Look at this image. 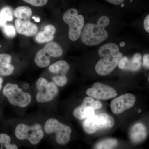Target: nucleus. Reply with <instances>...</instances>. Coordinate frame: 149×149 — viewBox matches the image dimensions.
<instances>
[{
	"label": "nucleus",
	"instance_id": "6",
	"mask_svg": "<svg viewBox=\"0 0 149 149\" xmlns=\"http://www.w3.org/2000/svg\"><path fill=\"white\" fill-rule=\"evenodd\" d=\"M45 130L48 134L55 133L56 141L59 145H65L70 140V134L72 132L71 128L60 122L55 118H50L46 121Z\"/></svg>",
	"mask_w": 149,
	"mask_h": 149
},
{
	"label": "nucleus",
	"instance_id": "36",
	"mask_svg": "<svg viewBox=\"0 0 149 149\" xmlns=\"http://www.w3.org/2000/svg\"><path fill=\"white\" fill-rule=\"evenodd\" d=\"M125 43H124V42H121L120 43V47H124V46H125Z\"/></svg>",
	"mask_w": 149,
	"mask_h": 149
},
{
	"label": "nucleus",
	"instance_id": "18",
	"mask_svg": "<svg viewBox=\"0 0 149 149\" xmlns=\"http://www.w3.org/2000/svg\"><path fill=\"white\" fill-rule=\"evenodd\" d=\"M44 50L50 57H59L63 54V50L61 46L57 43L51 42L46 45Z\"/></svg>",
	"mask_w": 149,
	"mask_h": 149
},
{
	"label": "nucleus",
	"instance_id": "12",
	"mask_svg": "<svg viewBox=\"0 0 149 149\" xmlns=\"http://www.w3.org/2000/svg\"><path fill=\"white\" fill-rule=\"evenodd\" d=\"M17 31L19 34L26 36H33L36 34L38 27L36 24L28 20L16 19L15 22Z\"/></svg>",
	"mask_w": 149,
	"mask_h": 149
},
{
	"label": "nucleus",
	"instance_id": "22",
	"mask_svg": "<svg viewBox=\"0 0 149 149\" xmlns=\"http://www.w3.org/2000/svg\"><path fill=\"white\" fill-rule=\"evenodd\" d=\"M11 138L5 133L0 134V144L1 148L5 147L7 149H17L18 147L15 144H10Z\"/></svg>",
	"mask_w": 149,
	"mask_h": 149
},
{
	"label": "nucleus",
	"instance_id": "37",
	"mask_svg": "<svg viewBox=\"0 0 149 149\" xmlns=\"http://www.w3.org/2000/svg\"><path fill=\"white\" fill-rule=\"evenodd\" d=\"M138 112L140 113L141 112V109H139L138 110Z\"/></svg>",
	"mask_w": 149,
	"mask_h": 149
},
{
	"label": "nucleus",
	"instance_id": "3",
	"mask_svg": "<svg viewBox=\"0 0 149 149\" xmlns=\"http://www.w3.org/2000/svg\"><path fill=\"white\" fill-rule=\"evenodd\" d=\"M63 21L69 26L68 36L70 39L75 41L81 35L82 29L85 25V19L82 15H78L77 10L70 9L63 15Z\"/></svg>",
	"mask_w": 149,
	"mask_h": 149
},
{
	"label": "nucleus",
	"instance_id": "23",
	"mask_svg": "<svg viewBox=\"0 0 149 149\" xmlns=\"http://www.w3.org/2000/svg\"><path fill=\"white\" fill-rule=\"evenodd\" d=\"M54 35H49L46 34L44 32H39L36 37L37 42L44 43L49 42L53 40Z\"/></svg>",
	"mask_w": 149,
	"mask_h": 149
},
{
	"label": "nucleus",
	"instance_id": "34",
	"mask_svg": "<svg viewBox=\"0 0 149 149\" xmlns=\"http://www.w3.org/2000/svg\"><path fill=\"white\" fill-rule=\"evenodd\" d=\"M3 83V79L1 77H0V91L1 90L2 88V84Z\"/></svg>",
	"mask_w": 149,
	"mask_h": 149
},
{
	"label": "nucleus",
	"instance_id": "30",
	"mask_svg": "<svg viewBox=\"0 0 149 149\" xmlns=\"http://www.w3.org/2000/svg\"><path fill=\"white\" fill-rule=\"evenodd\" d=\"M144 27L145 30L148 33H149V15H148L144 21Z\"/></svg>",
	"mask_w": 149,
	"mask_h": 149
},
{
	"label": "nucleus",
	"instance_id": "16",
	"mask_svg": "<svg viewBox=\"0 0 149 149\" xmlns=\"http://www.w3.org/2000/svg\"><path fill=\"white\" fill-rule=\"evenodd\" d=\"M141 63H135L132 59L129 60L126 56L123 57L118 64V67L121 69L129 70L135 71L139 70L141 68Z\"/></svg>",
	"mask_w": 149,
	"mask_h": 149
},
{
	"label": "nucleus",
	"instance_id": "25",
	"mask_svg": "<svg viewBox=\"0 0 149 149\" xmlns=\"http://www.w3.org/2000/svg\"><path fill=\"white\" fill-rule=\"evenodd\" d=\"M15 67L10 63L0 68V74L3 76H7L11 74L13 72Z\"/></svg>",
	"mask_w": 149,
	"mask_h": 149
},
{
	"label": "nucleus",
	"instance_id": "11",
	"mask_svg": "<svg viewBox=\"0 0 149 149\" xmlns=\"http://www.w3.org/2000/svg\"><path fill=\"white\" fill-rule=\"evenodd\" d=\"M135 102V96L131 93H127L113 100L111 103V109L113 113L119 114L132 108Z\"/></svg>",
	"mask_w": 149,
	"mask_h": 149
},
{
	"label": "nucleus",
	"instance_id": "26",
	"mask_svg": "<svg viewBox=\"0 0 149 149\" xmlns=\"http://www.w3.org/2000/svg\"><path fill=\"white\" fill-rule=\"evenodd\" d=\"M12 58L10 55L7 54H0V68L10 63Z\"/></svg>",
	"mask_w": 149,
	"mask_h": 149
},
{
	"label": "nucleus",
	"instance_id": "28",
	"mask_svg": "<svg viewBox=\"0 0 149 149\" xmlns=\"http://www.w3.org/2000/svg\"><path fill=\"white\" fill-rule=\"evenodd\" d=\"M29 4L37 7L43 6L45 5L48 0H22Z\"/></svg>",
	"mask_w": 149,
	"mask_h": 149
},
{
	"label": "nucleus",
	"instance_id": "15",
	"mask_svg": "<svg viewBox=\"0 0 149 149\" xmlns=\"http://www.w3.org/2000/svg\"><path fill=\"white\" fill-rule=\"evenodd\" d=\"M70 69L69 64L65 61H60L52 65L49 67V70L54 74L65 75Z\"/></svg>",
	"mask_w": 149,
	"mask_h": 149
},
{
	"label": "nucleus",
	"instance_id": "27",
	"mask_svg": "<svg viewBox=\"0 0 149 149\" xmlns=\"http://www.w3.org/2000/svg\"><path fill=\"white\" fill-rule=\"evenodd\" d=\"M3 28L4 32L8 37H13L16 35V31L13 26L12 25H6Z\"/></svg>",
	"mask_w": 149,
	"mask_h": 149
},
{
	"label": "nucleus",
	"instance_id": "32",
	"mask_svg": "<svg viewBox=\"0 0 149 149\" xmlns=\"http://www.w3.org/2000/svg\"><path fill=\"white\" fill-rule=\"evenodd\" d=\"M108 2L115 5H119L122 4L125 0H106Z\"/></svg>",
	"mask_w": 149,
	"mask_h": 149
},
{
	"label": "nucleus",
	"instance_id": "8",
	"mask_svg": "<svg viewBox=\"0 0 149 149\" xmlns=\"http://www.w3.org/2000/svg\"><path fill=\"white\" fill-rule=\"evenodd\" d=\"M102 103L91 97H86L83 103L73 111L74 117L78 119H84L95 114V111L101 108Z\"/></svg>",
	"mask_w": 149,
	"mask_h": 149
},
{
	"label": "nucleus",
	"instance_id": "35",
	"mask_svg": "<svg viewBox=\"0 0 149 149\" xmlns=\"http://www.w3.org/2000/svg\"><path fill=\"white\" fill-rule=\"evenodd\" d=\"M32 19H35V21H36V22H40V19L39 18V17H33Z\"/></svg>",
	"mask_w": 149,
	"mask_h": 149
},
{
	"label": "nucleus",
	"instance_id": "17",
	"mask_svg": "<svg viewBox=\"0 0 149 149\" xmlns=\"http://www.w3.org/2000/svg\"><path fill=\"white\" fill-rule=\"evenodd\" d=\"M50 56L46 53L44 49L40 50L36 54L35 58V63L40 68H45L50 63Z\"/></svg>",
	"mask_w": 149,
	"mask_h": 149
},
{
	"label": "nucleus",
	"instance_id": "20",
	"mask_svg": "<svg viewBox=\"0 0 149 149\" xmlns=\"http://www.w3.org/2000/svg\"><path fill=\"white\" fill-rule=\"evenodd\" d=\"M32 12L30 8L20 6L17 8L14 12L15 16L18 19H29L32 16Z\"/></svg>",
	"mask_w": 149,
	"mask_h": 149
},
{
	"label": "nucleus",
	"instance_id": "33",
	"mask_svg": "<svg viewBox=\"0 0 149 149\" xmlns=\"http://www.w3.org/2000/svg\"><path fill=\"white\" fill-rule=\"evenodd\" d=\"M142 58V56L140 54L137 53L133 57V58L131 59L135 63H139L140 62V61Z\"/></svg>",
	"mask_w": 149,
	"mask_h": 149
},
{
	"label": "nucleus",
	"instance_id": "9",
	"mask_svg": "<svg viewBox=\"0 0 149 149\" xmlns=\"http://www.w3.org/2000/svg\"><path fill=\"white\" fill-rule=\"evenodd\" d=\"M123 57L120 52L116 54L108 56L102 58L97 62L95 67L96 72L102 76H105L111 73Z\"/></svg>",
	"mask_w": 149,
	"mask_h": 149
},
{
	"label": "nucleus",
	"instance_id": "13",
	"mask_svg": "<svg viewBox=\"0 0 149 149\" xmlns=\"http://www.w3.org/2000/svg\"><path fill=\"white\" fill-rule=\"evenodd\" d=\"M147 136L146 129L141 123H137L133 125L129 133L130 140L135 143H141L146 139Z\"/></svg>",
	"mask_w": 149,
	"mask_h": 149
},
{
	"label": "nucleus",
	"instance_id": "5",
	"mask_svg": "<svg viewBox=\"0 0 149 149\" xmlns=\"http://www.w3.org/2000/svg\"><path fill=\"white\" fill-rule=\"evenodd\" d=\"M15 135L19 140H27L32 145L39 143L44 136L42 126L36 123L32 126L20 123L16 126Z\"/></svg>",
	"mask_w": 149,
	"mask_h": 149
},
{
	"label": "nucleus",
	"instance_id": "14",
	"mask_svg": "<svg viewBox=\"0 0 149 149\" xmlns=\"http://www.w3.org/2000/svg\"><path fill=\"white\" fill-rule=\"evenodd\" d=\"M119 52L120 49L116 44L110 43L101 47L98 50V54L102 58L106 56L116 54Z\"/></svg>",
	"mask_w": 149,
	"mask_h": 149
},
{
	"label": "nucleus",
	"instance_id": "2",
	"mask_svg": "<svg viewBox=\"0 0 149 149\" xmlns=\"http://www.w3.org/2000/svg\"><path fill=\"white\" fill-rule=\"evenodd\" d=\"M114 119L106 113L93 115L87 118L83 122L84 131L88 134H92L102 129H110L114 126Z\"/></svg>",
	"mask_w": 149,
	"mask_h": 149
},
{
	"label": "nucleus",
	"instance_id": "21",
	"mask_svg": "<svg viewBox=\"0 0 149 149\" xmlns=\"http://www.w3.org/2000/svg\"><path fill=\"white\" fill-rule=\"evenodd\" d=\"M118 141L115 139H105L99 142L95 146V148L98 149H113L118 145Z\"/></svg>",
	"mask_w": 149,
	"mask_h": 149
},
{
	"label": "nucleus",
	"instance_id": "1",
	"mask_svg": "<svg viewBox=\"0 0 149 149\" xmlns=\"http://www.w3.org/2000/svg\"><path fill=\"white\" fill-rule=\"evenodd\" d=\"M109 23L110 19L108 17L102 16L96 24L88 23L84 25L80 35L81 41L89 46L97 45L102 42L108 37L105 28Z\"/></svg>",
	"mask_w": 149,
	"mask_h": 149
},
{
	"label": "nucleus",
	"instance_id": "7",
	"mask_svg": "<svg viewBox=\"0 0 149 149\" xmlns=\"http://www.w3.org/2000/svg\"><path fill=\"white\" fill-rule=\"evenodd\" d=\"M36 87L38 92L36 95V99L39 103L49 102L58 95V89L54 83H48L45 78H39L36 83Z\"/></svg>",
	"mask_w": 149,
	"mask_h": 149
},
{
	"label": "nucleus",
	"instance_id": "19",
	"mask_svg": "<svg viewBox=\"0 0 149 149\" xmlns=\"http://www.w3.org/2000/svg\"><path fill=\"white\" fill-rule=\"evenodd\" d=\"M12 10L9 7H5L0 11V27H4L6 25L7 21L13 20Z\"/></svg>",
	"mask_w": 149,
	"mask_h": 149
},
{
	"label": "nucleus",
	"instance_id": "10",
	"mask_svg": "<svg viewBox=\"0 0 149 149\" xmlns=\"http://www.w3.org/2000/svg\"><path fill=\"white\" fill-rule=\"evenodd\" d=\"M86 94L93 99L107 100L115 97L117 95L113 88L100 83H95L86 91Z\"/></svg>",
	"mask_w": 149,
	"mask_h": 149
},
{
	"label": "nucleus",
	"instance_id": "24",
	"mask_svg": "<svg viewBox=\"0 0 149 149\" xmlns=\"http://www.w3.org/2000/svg\"><path fill=\"white\" fill-rule=\"evenodd\" d=\"M52 79L55 84L60 87L65 86L68 82L67 78L64 74L56 75L53 77Z\"/></svg>",
	"mask_w": 149,
	"mask_h": 149
},
{
	"label": "nucleus",
	"instance_id": "29",
	"mask_svg": "<svg viewBox=\"0 0 149 149\" xmlns=\"http://www.w3.org/2000/svg\"><path fill=\"white\" fill-rule=\"evenodd\" d=\"M56 31L55 27L54 26L52 25H48L45 27L44 32L48 35H54Z\"/></svg>",
	"mask_w": 149,
	"mask_h": 149
},
{
	"label": "nucleus",
	"instance_id": "31",
	"mask_svg": "<svg viewBox=\"0 0 149 149\" xmlns=\"http://www.w3.org/2000/svg\"><path fill=\"white\" fill-rule=\"evenodd\" d=\"M143 65L148 69L149 68V55L146 54L143 57Z\"/></svg>",
	"mask_w": 149,
	"mask_h": 149
},
{
	"label": "nucleus",
	"instance_id": "4",
	"mask_svg": "<svg viewBox=\"0 0 149 149\" xmlns=\"http://www.w3.org/2000/svg\"><path fill=\"white\" fill-rule=\"evenodd\" d=\"M3 93L9 102L15 106L25 107L32 101L30 94L24 92L16 84L8 83L4 88Z\"/></svg>",
	"mask_w": 149,
	"mask_h": 149
}]
</instances>
